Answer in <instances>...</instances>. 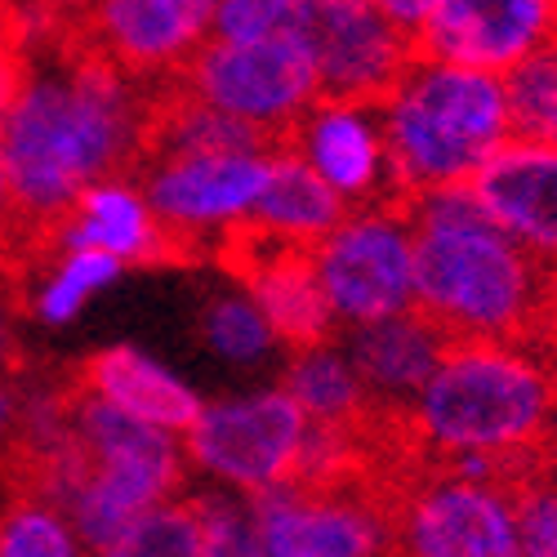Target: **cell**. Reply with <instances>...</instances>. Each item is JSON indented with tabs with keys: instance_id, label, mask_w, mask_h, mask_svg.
Wrapping results in <instances>:
<instances>
[{
	"instance_id": "6da1fadb",
	"label": "cell",
	"mask_w": 557,
	"mask_h": 557,
	"mask_svg": "<svg viewBox=\"0 0 557 557\" xmlns=\"http://www.w3.org/2000/svg\"><path fill=\"white\" fill-rule=\"evenodd\" d=\"M144 85L125 81L72 32L67 5H23V81L0 116L14 227L0 276L14 286L59 255L72 206L125 183L134 161Z\"/></svg>"
},
{
	"instance_id": "7a4b0ae2",
	"label": "cell",
	"mask_w": 557,
	"mask_h": 557,
	"mask_svg": "<svg viewBox=\"0 0 557 557\" xmlns=\"http://www.w3.org/2000/svg\"><path fill=\"white\" fill-rule=\"evenodd\" d=\"M557 433V339L446 344L437 370L401 414L414 463H491L522 478Z\"/></svg>"
},
{
	"instance_id": "3957f363",
	"label": "cell",
	"mask_w": 557,
	"mask_h": 557,
	"mask_svg": "<svg viewBox=\"0 0 557 557\" xmlns=\"http://www.w3.org/2000/svg\"><path fill=\"white\" fill-rule=\"evenodd\" d=\"M414 232V312L450 344L548 335V268L482 214L469 188L406 201Z\"/></svg>"
},
{
	"instance_id": "277c9868",
	"label": "cell",
	"mask_w": 557,
	"mask_h": 557,
	"mask_svg": "<svg viewBox=\"0 0 557 557\" xmlns=\"http://www.w3.org/2000/svg\"><path fill=\"white\" fill-rule=\"evenodd\" d=\"M384 144L401 197L469 188L513 138L504 81L414 59L380 103Z\"/></svg>"
},
{
	"instance_id": "5b68a950",
	"label": "cell",
	"mask_w": 557,
	"mask_h": 557,
	"mask_svg": "<svg viewBox=\"0 0 557 557\" xmlns=\"http://www.w3.org/2000/svg\"><path fill=\"white\" fill-rule=\"evenodd\" d=\"M397 557H522L513 482L410 463L393 482Z\"/></svg>"
},
{
	"instance_id": "8992f818",
	"label": "cell",
	"mask_w": 557,
	"mask_h": 557,
	"mask_svg": "<svg viewBox=\"0 0 557 557\" xmlns=\"http://www.w3.org/2000/svg\"><path fill=\"white\" fill-rule=\"evenodd\" d=\"M183 85L214 112L263 129H290L317 99V59L304 32L263 40H210L183 63Z\"/></svg>"
},
{
	"instance_id": "52a82bcc",
	"label": "cell",
	"mask_w": 557,
	"mask_h": 557,
	"mask_svg": "<svg viewBox=\"0 0 557 557\" xmlns=\"http://www.w3.org/2000/svg\"><path fill=\"white\" fill-rule=\"evenodd\" d=\"M335 321L375 326L414 308V232L406 201L352 210L312 255Z\"/></svg>"
},
{
	"instance_id": "ba28073f",
	"label": "cell",
	"mask_w": 557,
	"mask_h": 557,
	"mask_svg": "<svg viewBox=\"0 0 557 557\" xmlns=\"http://www.w3.org/2000/svg\"><path fill=\"white\" fill-rule=\"evenodd\" d=\"M255 522L268 557H397L393 491L384 482L282 486L255 495Z\"/></svg>"
},
{
	"instance_id": "9c48e42d",
	"label": "cell",
	"mask_w": 557,
	"mask_h": 557,
	"mask_svg": "<svg viewBox=\"0 0 557 557\" xmlns=\"http://www.w3.org/2000/svg\"><path fill=\"white\" fill-rule=\"evenodd\" d=\"M317 250L286 242L282 232L263 227L259 219H237L214 237V259L250 290L255 312L268 321L276 339L295 352L326 348L335 331V312L317 282Z\"/></svg>"
},
{
	"instance_id": "30bf717a",
	"label": "cell",
	"mask_w": 557,
	"mask_h": 557,
	"mask_svg": "<svg viewBox=\"0 0 557 557\" xmlns=\"http://www.w3.org/2000/svg\"><path fill=\"white\" fill-rule=\"evenodd\" d=\"M188 455L201 469L237 482L255 495L282 491L299 473L304 442H308V414L295 406V397L263 393L250 401H219L201 410V420L183 433Z\"/></svg>"
},
{
	"instance_id": "8fae6325",
	"label": "cell",
	"mask_w": 557,
	"mask_h": 557,
	"mask_svg": "<svg viewBox=\"0 0 557 557\" xmlns=\"http://www.w3.org/2000/svg\"><path fill=\"white\" fill-rule=\"evenodd\" d=\"M304 36L326 103L380 108L414 63V40L380 14V0H304Z\"/></svg>"
},
{
	"instance_id": "7c38bea8",
	"label": "cell",
	"mask_w": 557,
	"mask_h": 557,
	"mask_svg": "<svg viewBox=\"0 0 557 557\" xmlns=\"http://www.w3.org/2000/svg\"><path fill=\"white\" fill-rule=\"evenodd\" d=\"M210 0H108L67 5L72 32L125 81L148 85L183 72L210 36Z\"/></svg>"
},
{
	"instance_id": "4fadbf2b",
	"label": "cell",
	"mask_w": 557,
	"mask_h": 557,
	"mask_svg": "<svg viewBox=\"0 0 557 557\" xmlns=\"http://www.w3.org/2000/svg\"><path fill=\"white\" fill-rule=\"evenodd\" d=\"M548 45H557L553 0H433L414 59L508 81Z\"/></svg>"
},
{
	"instance_id": "5bb4252c",
	"label": "cell",
	"mask_w": 557,
	"mask_h": 557,
	"mask_svg": "<svg viewBox=\"0 0 557 557\" xmlns=\"http://www.w3.org/2000/svg\"><path fill=\"white\" fill-rule=\"evenodd\" d=\"M290 152L304 157L312 165V174L326 183L348 210H375V206L406 201L393 178L380 108L317 99L290 125Z\"/></svg>"
},
{
	"instance_id": "9a60e30c",
	"label": "cell",
	"mask_w": 557,
	"mask_h": 557,
	"mask_svg": "<svg viewBox=\"0 0 557 557\" xmlns=\"http://www.w3.org/2000/svg\"><path fill=\"white\" fill-rule=\"evenodd\" d=\"M272 161L268 157H188V161H170L157 170H144L134 183L144 193L148 210L183 232V237H197L214 250V237L255 210V201L263 197Z\"/></svg>"
},
{
	"instance_id": "2e32d148",
	"label": "cell",
	"mask_w": 557,
	"mask_h": 557,
	"mask_svg": "<svg viewBox=\"0 0 557 557\" xmlns=\"http://www.w3.org/2000/svg\"><path fill=\"white\" fill-rule=\"evenodd\" d=\"M482 214L540 268H557V152L540 144H508L469 183Z\"/></svg>"
},
{
	"instance_id": "e0dca14e",
	"label": "cell",
	"mask_w": 557,
	"mask_h": 557,
	"mask_svg": "<svg viewBox=\"0 0 557 557\" xmlns=\"http://www.w3.org/2000/svg\"><path fill=\"white\" fill-rule=\"evenodd\" d=\"M72 250H99L112 255L116 263H201L214 259V250L197 237H183V232L165 227L148 201L138 197L125 183H99L89 188L63 232H59V255Z\"/></svg>"
},
{
	"instance_id": "ac0fdd59",
	"label": "cell",
	"mask_w": 557,
	"mask_h": 557,
	"mask_svg": "<svg viewBox=\"0 0 557 557\" xmlns=\"http://www.w3.org/2000/svg\"><path fill=\"white\" fill-rule=\"evenodd\" d=\"M446 344L450 339L433 326V321L410 308L401 317L375 321V326H357L348 335L344 357L352 361L370 406L388 410V414H406L410 401L420 397V388L437 370Z\"/></svg>"
},
{
	"instance_id": "d6986e66",
	"label": "cell",
	"mask_w": 557,
	"mask_h": 557,
	"mask_svg": "<svg viewBox=\"0 0 557 557\" xmlns=\"http://www.w3.org/2000/svg\"><path fill=\"white\" fill-rule=\"evenodd\" d=\"M67 380L89 397H99L103 406L121 410L125 420L161 429V433H188L201 420L197 393L183 388L170 370H161L134 348H103L95 357H85L76 361Z\"/></svg>"
},
{
	"instance_id": "ffe728a7",
	"label": "cell",
	"mask_w": 557,
	"mask_h": 557,
	"mask_svg": "<svg viewBox=\"0 0 557 557\" xmlns=\"http://www.w3.org/2000/svg\"><path fill=\"white\" fill-rule=\"evenodd\" d=\"M352 210L312 174V165L295 152L276 157L272 170H268V183H263V197L255 201L250 219H259L263 227L282 232L286 242L295 246H308L317 250L331 232L348 219Z\"/></svg>"
},
{
	"instance_id": "44dd1931",
	"label": "cell",
	"mask_w": 557,
	"mask_h": 557,
	"mask_svg": "<svg viewBox=\"0 0 557 557\" xmlns=\"http://www.w3.org/2000/svg\"><path fill=\"white\" fill-rule=\"evenodd\" d=\"M286 393L308 414V424H321V429H361L375 414L352 361L331 344L312 352H295L286 370Z\"/></svg>"
},
{
	"instance_id": "7402d4cb",
	"label": "cell",
	"mask_w": 557,
	"mask_h": 557,
	"mask_svg": "<svg viewBox=\"0 0 557 557\" xmlns=\"http://www.w3.org/2000/svg\"><path fill=\"white\" fill-rule=\"evenodd\" d=\"M504 95L508 116H513V138L557 152V45L527 59L504 81Z\"/></svg>"
},
{
	"instance_id": "603a6c76",
	"label": "cell",
	"mask_w": 557,
	"mask_h": 557,
	"mask_svg": "<svg viewBox=\"0 0 557 557\" xmlns=\"http://www.w3.org/2000/svg\"><path fill=\"white\" fill-rule=\"evenodd\" d=\"M197 557H268L255 508L223 499V495H197Z\"/></svg>"
},
{
	"instance_id": "cb8c5ba5",
	"label": "cell",
	"mask_w": 557,
	"mask_h": 557,
	"mask_svg": "<svg viewBox=\"0 0 557 557\" xmlns=\"http://www.w3.org/2000/svg\"><path fill=\"white\" fill-rule=\"evenodd\" d=\"M0 557H76V540L50 504L10 499L0 513Z\"/></svg>"
},
{
	"instance_id": "d4e9b609",
	"label": "cell",
	"mask_w": 557,
	"mask_h": 557,
	"mask_svg": "<svg viewBox=\"0 0 557 557\" xmlns=\"http://www.w3.org/2000/svg\"><path fill=\"white\" fill-rule=\"evenodd\" d=\"M99 557H197V513H193V499L152 508L148 518H138Z\"/></svg>"
},
{
	"instance_id": "484cf974",
	"label": "cell",
	"mask_w": 557,
	"mask_h": 557,
	"mask_svg": "<svg viewBox=\"0 0 557 557\" xmlns=\"http://www.w3.org/2000/svg\"><path fill=\"white\" fill-rule=\"evenodd\" d=\"M116 272H121V263L112 255L72 250V255H63V263L54 268V276L45 282V290L36 295L32 308L40 312V321H67V317L81 312V304L89 295L103 290L108 282H116Z\"/></svg>"
},
{
	"instance_id": "4316f807",
	"label": "cell",
	"mask_w": 557,
	"mask_h": 557,
	"mask_svg": "<svg viewBox=\"0 0 557 557\" xmlns=\"http://www.w3.org/2000/svg\"><path fill=\"white\" fill-rule=\"evenodd\" d=\"M518 540L522 557H557V463L527 469L518 482Z\"/></svg>"
},
{
	"instance_id": "83f0119b",
	"label": "cell",
	"mask_w": 557,
	"mask_h": 557,
	"mask_svg": "<svg viewBox=\"0 0 557 557\" xmlns=\"http://www.w3.org/2000/svg\"><path fill=\"white\" fill-rule=\"evenodd\" d=\"M304 32V0H223L210 14V40H263Z\"/></svg>"
},
{
	"instance_id": "f1b7e54d",
	"label": "cell",
	"mask_w": 557,
	"mask_h": 557,
	"mask_svg": "<svg viewBox=\"0 0 557 557\" xmlns=\"http://www.w3.org/2000/svg\"><path fill=\"white\" fill-rule=\"evenodd\" d=\"M206 339L232 361H250L268 348L272 331L250 299H219L206 308Z\"/></svg>"
},
{
	"instance_id": "f546056e",
	"label": "cell",
	"mask_w": 557,
	"mask_h": 557,
	"mask_svg": "<svg viewBox=\"0 0 557 557\" xmlns=\"http://www.w3.org/2000/svg\"><path fill=\"white\" fill-rule=\"evenodd\" d=\"M23 81V5H0V116Z\"/></svg>"
},
{
	"instance_id": "4dcf8cb0",
	"label": "cell",
	"mask_w": 557,
	"mask_h": 557,
	"mask_svg": "<svg viewBox=\"0 0 557 557\" xmlns=\"http://www.w3.org/2000/svg\"><path fill=\"white\" fill-rule=\"evenodd\" d=\"M380 14L406 36V40H420L429 14H433V0H380Z\"/></svg>"
},
{
	"instance_id": "1f68e13d",
	"label": "cell",
	"mask_w": 557,
	"mask_h": 557,
	"mask_svg": "<svg viewBox=\"0 0 557 557\" xmlns=\"http://www.w3.org/2000/svg\"><path fill=\"white\" fill-rule=\"evenodd\" d=\"M10 227H14V201H10L5 152H0V263H5V250H10Z\"/></svg>"
},
{
	"instance_id": "d6a6232c",
	"label": "cell",
	"mask_w": 557,
	"mask_h": 557,
	"mask_svg": "<svg viewBox=\"0 0 557 557\" xmlns=\"http://www.w3.org/2000/svg\"><path fill=\"white\" fill-rule=\"evenodd\" d=\"M548 335L557 339V268L548 272Z\"/></svg>"
},
{
	"instance_id": "836d02e7",
	"label": "cell",
	"mask_w": 557,
	"mask_h": 557,
	"mask_svg": "<svg viewBox=\"0 0 557 557\" xmlns=\"http://www.w3.org/2000/svg\"><path fill=\"white\" fill-rule=\"evenodd\" d=\"M0 282H5V276H0Z\"/></svg>"
}]
</instances>
